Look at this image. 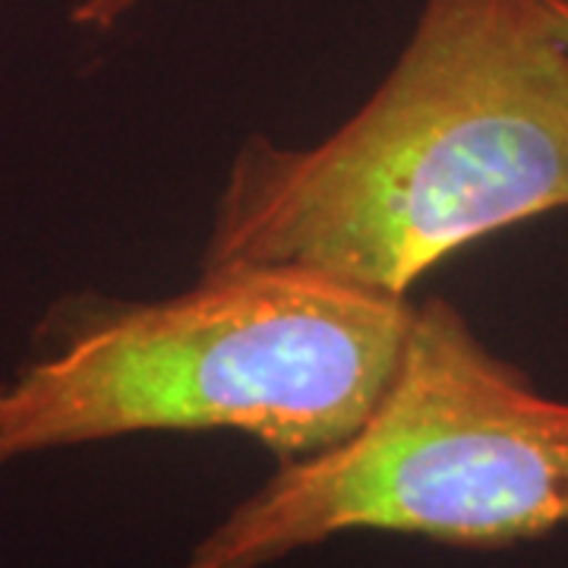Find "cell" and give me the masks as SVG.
Wrapping results in <instances>:
<instances>
[{
	"mask_svg": "<svg viewBox=\"0 0 568 568\" xmlns=\"http://www.w3.org/2000/svg\"><path fill=\"white\" fill-rule=\"evenodd\" d=\"M568 525V402L493 354L443 297L414 304L357 429L282 462L181 568H265L354 530L496 549Z\"/></svg>",
	"mask_w": 568,
	"mask_h": 568,
	"instance_id": "obj_3",
	"label": "cell"
},
{
	"mask_svg": "<svg viewBox=\"0 0 568 568\" xmlns=\"http://www.w3.org/2000/svg\"><path fill=\"white\" fill-rule=\"evenodd\" d=\"M547 10L552 22H556V29H559V36L566 41L568 48V0H547Z\"/></svg>",
	"mask_w": 568,
	"mask_h": 568,
	"instance_id": "obj_5",
	"label": "cell"
},
{
	"mask_svg": "<svg viewBox=\"0 0 568 568\" xmlns=\"http://www.w3.org/2000/svg\"><path fill=\"white\" fill-rule=\"evenodd\" d=\"M559 209L568 48L547 0H424L335 133L241 142L200 272H301L407 301L452 253Z\"/></svg>",
	"mask_w": 568,
	"mask_h": 568,
	"instance_id": "obj_1",
	"label": "cell"
},
{
	"mask_svg": "<svg viewBox=\"0 0 568 568\" xmlns=\"http://www.w3.org/2000/svg\"><path fill=\"white\" fill-rule=\"evenodd\" d=\"M414 304L301 272H200L159 301L73 294L0 379V470L136 433L231 429L278 465L342 443L386 388Z\"/></svg>",
	"mask_w": 568,
	"mask_h": 568,
	"instance_id": "obj_2",
	"label": "cell"
},
{
	"mask_svg": "<svg viewBox=\"0 0 568 568\" xmlns=\"http://www.w3.org/2000/svg\"><path fill=\"white\" fill-rule=\"evenodd\" d=\"M140 0H77L70 10V22L85 32H111L114 26L126 20V13Z\"/></svg>",
	"mask_w": 568,
	"mask_h": 568,
	"instance_id": "obj_4",
	"label": "cell"
}]
</instances>
